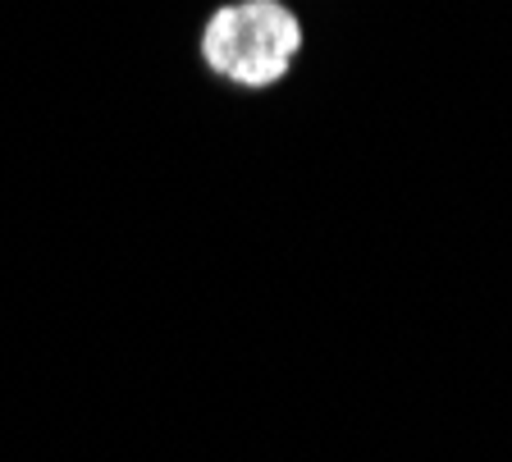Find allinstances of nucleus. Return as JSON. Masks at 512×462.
Masks as SVG:
<instances>
[{
	"instance_id": "f257e3e1",
	"label": "nucleus",
	"mask_w": 512,
	"mask_h": 462,
	"mask_svg": "<svg viewBox=\"0 0 512 462\" xmlns=\"http://www.w3.org/2000/svg\"><path fill=\"white\" fill-rule=\"evenodd\" d=\"M302 23L284 0H238L211 14L202 60L211 74L238 87H270L298 65Z\"/></svg>"
}]
</instances>
